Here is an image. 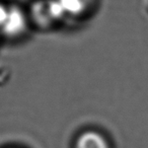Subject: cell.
<instances>
[{"label": "cell", "mask_w": 148, "mask_h": 148, "mask_svg": "<svg viewBox=\"0 0 148 148\" xmlns=\"http://www.w3.org/2000/svg\"><path fill=\"white\" fill-rule=\"evenodd\" d=\"M27 19L17 7L0 4V31L8 37H17L25 32Z\"/></svg>", "instance_id": "cell-1"}, {"label": "cell", "mask_w": 148, "mask_h": 148, "mask_svg": "<svg viewBox=\"0 0 148 148\" xmlns=\"http://www.w3.org/2000/svg\"><path fill=\"white\" fill-rule=\"evenodd\" d=\"M74 148H111L108 139L95 130H87L78 135Z\"/></svg>", "instance_id": "cell-2"}]
</instances>
